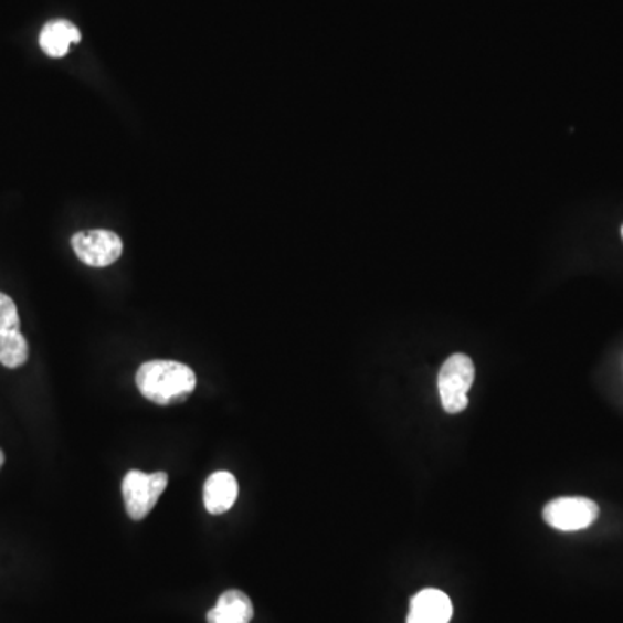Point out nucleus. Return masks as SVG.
Instances as JSON below:
<instances>
[{
    "mask_svg": "<svg viewBox=\"0 0 623 623\" xmlns=\"http://www.w3.org/2000/svg\"><path fill=\"white\" fill-rule=\"evenodd\" d=\"M137 388L149 402L170 405L188 399L197 388V374L176 360H149L136 374Z\"/></svg>",
    "mask_w": 623,
    "mask_h": 623,
    "instance_id": "obj_1",
    "label": "nucleus"
},
{
    "mask_svg": "<svg viewBox=\"0 0 623 623\" xmlns=\"http://www.w3.org/2000/svg\"><path fill=\"white\" fill-rule=\"evenodd\" d=\"M82 41L81 30L72 21H49L39 36L42 51L51 57H63L68 54L70 45Z\"/></svg>",
    "mask_w": 623,
    "mask_h": 623,
    "instance_id": "obj_8",
    "label": "nucleus"
},
{
    "mask_svg": "<svg viewBox=\"0 0 623 623\" xmlns=\"http://www.w3.org/2000/svg\"><path fill=\"white\" fill-rule=\"evenodd\" d=\"M168 485L167 473L128 472L122 482V494H124L125 508L128 516L136 519H145L155 508L165 488Z\"/></svg>",
    "mask_w": 623,
    "mask_h": 623,
    "instance_id": "obj_3",
    "label": "nucleus"
},
{
    "mask_svg": "<svg viewBox=\"0 0 623 623\" xmlns=\"http://www.w3.org/2000/svg\"><path fill=\"white\" fill-rule=\"evenodd\" d=\"M29 359V344L21 331L0 335V363L9 369L21 368Z\"/></svg>",
    "mask_w": 623,
    "mask_h": 623,
    "instance_id": "obj_10",
    "label": "nucleus"
},
{
    "mask_svg": "<svg viewBox=\"0 0 623 623\" xmlns=\"http://www.w3.org/2000/svg\"><path fill=\"white\" fill-rule=\"evenodd\" d=\"M542 516L543 521L556 530H583L598 519L600 506L588 497H558L546 504Z\"/></svg>",
    "mask_w": 623,
    "mask_h": 623,
    "instance_id": "obj_4",
    "label": "nucleus"
},
{
    "mask_svg": "<svg viewBox=\"0 0 623 623\" xmlns=\"http://www.w3.org/2000/svg\"><path fill=\"white\" fill-rule=\"evenodd\" d=\"M9 331H20V314L12 298L0 293V335Z\"/></svg>",
    "mask_w": 623,
    "mask_h": 623,
    "instance_id": "obj_11",
    "label": "nucleus"
},
{
    "mask_svg": "<svg viewBox=\"0 0 623 623\" xmlns=\"http://www.w3.org/2000/svg\"><path fill=\"white\" fill-rule=\"evenodd\" d=\"M237 492L240 487H237L236 476L229 472L213 473L204 482V508L210 515H224L236 504Z\"/></svg>",
    "mask_w": 623,
    "mask_h": 623,
    "instance_id": "obj_7",
    "label": "nucleus"
},
{
    "mask_svg": "<svg viewBox=\"0 0 623 623\" xmlns=\"http://www.w3.org/2000/svg\"><path fill=\"white\" fill-rule=\"evenodd\" d=\"M622 236H623V229H622Z\"/></svg>",
    "mask_w": 623,
    "mask_h": 623,
    "instance_id": "obj_13",
    "label": "nucleus"
},
{
    "mask_svg": "<svg viewBox=\"0 0 623 623\" xmlns=\"http://www.w3.org/2000/svg\"><path fill=\"white\" fill-rule=\"evenodd\" d=\"M72 246L75 255L88 267H108L124 253L120 236L112 231L76 232Z\"/></svg>",
    "mask_w": 623,
    "mask_h": 623,
    "instance_id": "obj_5",
    "label": "nucleus"
},
{
    "mask_svg": "<svg viewBox=\"0 0 623 623\" xmlns=\"http://www.w3.org/2000/svg\"><path fill=\"white\" fill-rule=\"evenodd\" d=\"M252 619V601L241 591L224 592L207 615L208 623H250Z\"/></svg>",
    "mask_w": 623,
    "mask_h": 623,
    "instance_id": "obj_9",
    "label": "nucleus"
},
{
    "mask_svg": "<svg viewBox=\"0 0 623 623\" xmlns=\"http://www.w3.org/2000/svg\"><path fill=\"white\" fill-rule=\"evenodd\" d=\"M4 464V452L0 451V467Z\"/></svg>",
    "mask_w": 623,
    "mask_h": 623,
    "instance_id": "obj_12",
    "label": "nucleus"
},
{
    "mask_svg": "<svg viewBox=\"0 0 623 623\" xmlns=\"http://www.w3.org/2000/svg\"><path fill=\"white\" fill-rule=\"evenodd\" d=\"M452 619V603L445 592L424 589L411 601L408 623H448Z\"/></svg>",
    "mask_w": 623,
    "mask_h": 623,
    "instance_id": "obj_6",
    "label": "nucleus"
},
{
    "mask_svg": "<svg viewBox=\"0 0 623 623\" xmlns=\"http://www.w3.org/2000/svg\"><path fill=\"white\" fill-rule=\"evenodd\" d=\"M475 381V363L464 353H454L440 368L439 392L442 408L460 414L467 408V392Z\"/></svg>",
    "mask_w": 623,
    "mask_h": 623,
    "instance_id": "obj_2",
    "label": "nucleus"
}]
</instances>
